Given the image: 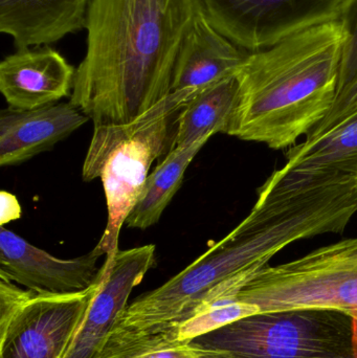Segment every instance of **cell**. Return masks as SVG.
<instances>
[{
    "label": "cell",
    "instance_id": "obj_1",
    "mask_svg": "<svg viewBox=\"0 0 357 358\" xmlns=\"http://www.w3.org/2000/svg\"><path fill=\"white\" fill-rule=\"evenodd\" d=\"M201 0H92L69 102L94 127L125 125L171 94Z\"/></svg>",
    "mask_w": 357,
    "mask_h": 358
},
{
    "label": "cell",
    "instance_id": "obj_2",
    "mask_svg": "<svg viewBox=\"0 0 357 358\" xmlns=\"http://www.w3.org/2000/svg\"><path fill=\"white\" fill-rule=\"evenodd\" d=\"M348 34L341 20L314 25L249 52L226 134L270 148L293 147L335 105Z\"/></svg>",
    "mask_w": 357,
    "mask_h": 358
},
{
    "label": "cell",
    "instance_id": "obj_3",
    "mask_svg": "<svg viewBox=\"0 0 357 358\" xmlns=\"http://www.w3.org/2000/svg\"><path fill=\"white\" fill-rule=\"evenodd\" d=\"M201 90L171 92L131 123L94 127L82 178H101L104 187L107 224L94 248L101 256H115L119 250L122 227L142 194L151 166L173 150L180 113Z\"/></svg>",
    "mask_w": 357,
    "mask_h": 358
},
{
    "label": "cell",
    "instance_id": "obj_4",
    "mask_svg": "<svg viewBox=\"0 0 357 358\" xmlns=\"http://www.w3.org/2000/svg\"><path fill=\"white\" fill-rule=\"evenodd\" d=\"M191 343L213 358H357V321L337 309L260 311Z\"/></svg>",
    "mask_w": 357,
    "mask_h": 358
},
{
    "label": "cell",
    "instance_id": "obj_5",
    "mask_svg": "<svg viewBox=\"0 0 357 358\" xmlns=\"http://www.w3.org/2000/svg\"><path fill=\"white\" fill-rule=\"evenodd\" d=\"M222 296L255 305L260 311L337 309L357 321V238L318 248L285 264L265 266Z\"/></svg>",
    "mask_w": 357,
    "mask_h": 358
},
{
    "label": "cell",
    "instance_id": "obj_6",
    "mask_svg": "<svg viewBox=\"0 0 357 358\" xmlns=\"http://www.w3.org/2000/svg\"><path fill=\"white\" fill-rule=\"evenodd\" d=\"M351 0H201L211 24L247 52L341 20Z\"/></svg>",
    "mask_w": 357,
    "mask_h": 358
},
{
    "label": "cell",
    "instance_id": "obj_7",
    "mask_svg": "<svg viewBox=\"0 0 357 358\" xmlns=\"http://www.w3.org/2000/svg\"><path fill=\"white\" fill-rule=\"evenodd\" d=\"M102 273L85 292H31L10 317L0 321V358H65L100 285Z\"/></svg>",
    "mask_w": 357,
    "mask_h": 358
},
{
    "label": "cell",
    "instance_id": "obj_8",
    "mask_svg": "<svg viewBox=\"0 0 357 358\" xmlns=\"http://www.w3.org/2000/svg\"><path fill=\"white\" fill-rule=\"evenodd\" d=\"M155 264V245L117 250L102 265L100 285L65 358H99L134 287Z\"/></svg>",
    "mask_w": 357,
    "mask_h": 358
},
{
    "label": "cell",
    "instance_id": "obj_9",
    "mask_svg": "<svg viewBox=\"0 0 357 358\" xmlns=\"http://www.w3.org/2000/svg\"><path fill=\"white\" fill-rule=\"evenodd\" d=\"M96 250L75 259L56 258L14 231L0 229V277L40 294L85 292L100 279Z\"/></svg>",
    "mask_w": 357,
    "mask_h": 358
},
{
    "label": "cell",
    "instance_id": "obj_10",
    "mask_svg": "<svg viewBox=\"0 0 357 358\" xmlns=\"http://www.w3.org/2000/svg\"><path fill=\"white\" fill-rule=\"evenodd\" d=\"M75 69L48 45L20 48L0 63V92L10 108H39L71 96Z\"/></svg>",
    "mask_w": 357,
    "mask_h": 358
},
{
    "label": "cell",
    "instance_id": "obj_11",
    "mask_svg": "<svg viewBox=\"0 0 357 358\" xmlns=\"http://www.w3.org/2000/svg\"><path fill=\"white\" fill-rule=\"evenodd\" d=\"M88 117L71 102L23 110L8 108L0 115V166L20 165L87 123Z\"/></svg>",
    "mask_w": 357,
    "mask_h": 358
},
{
    "label": "cell",
    "instance_id": "obj_12",
    "mask_svg": "<svg viewBox=\"0 0 357 358\" xmlns=\"http://www.w3.org/2000/svg\"><path fill=\"white\" fill-rule=\"evenodd\" d=\"M92 0H0V31L17 50L60 41L86 29Z\"/></svg>",
    "mask_w": 357,
    "mask_h": 358
},
{
    "label": "cell",
    "instance_id": "obj_13",
    "mask_svg": "<svg viewBox=\"0 0 357 358\" xmlns=\"http://www.w3.org/2000/svg\"><path fill=\"white\" fill-rule=\"evenodd\" d=\"M249 52L220 34L205 10L198 15L178 55L171 92L203 88L236 75Z\"/></svg>",
    "mask_w": 357,
    "mask_h": 358
},
{
    "label": "cell",
    "instance_id": "obj_14",
    "mask_svg": "<svg viewBox=\"0 0 357 358\" xmlns=\"http://www.w3.org/2000/svg\"><path fill=\"white\" fill-rule=\"evenodd\" d=\"M238 98L236 75L199 90L178 117L174 148H186L216 134H226Z\"/></svg>",
    "mask_w": 357,
    "mask_h": 358
},
{
    "label": "cell",
    "instance_id": "obj_15",
    "mask_svg": "<svg viewBox=\"0 0 357 358\" xmlns=\"http://www.w3.org/2000/svg\"><path fill=\"white\" fill-rule=\"evenodd\" d=\"M210 138L186 147L174 148L149 174L142 194L126 219L128 227L147 229L156 224L184 180V173Z\"/></svg>",
    "mask_w": 357,
    "mask_h": 358
},
{
    "label": "cell",
    "instance_id": "obj_16",
    "mask_svg": "<svg viewBox=\"0 0 357 358\" xmlns=\"http://www.w3.org/2000/svg\"><path fill=\"white\" fill-rule=\"evenodd\" d=\"M293 171L340 169L357 172V111L322 136L306 138L286 153Z\"/></svg>",
    "mask_w": 357,
    "mask_h": 358
},
{
    "label": "cell",
    "instance_id": "obj_17",
    "mask_svg": "<svg viewBox=\"0 0 357 358\" xmlns=\"http://www.w3.org/2000/svg\"><path fill=\"white\" fill-rule=\"evenodd\" d=\"M341 21L345 25L348 39L340 69L337 94L357 77V0L350 1Z\"/></svg>",
    "mask_w": 357,
    "mask_h": 358
},
{
    "label": "cell",
    "instance_id": "obj_18",
    "mask_svg": "<svg viewBox=\"0 0 357 358\" xmlns=\"http://www.w3.org/2000/svg\"><path fill=\"white\" fill-rule=\"evenodd\" d=\"M357 111V77L337 94L335 105L326 117L308 134L307 138L322 136Z\"/></svg>",
    "mask_w": 357,
    "mask_h": 358
},
{
    "label": "cell",
    "instance_id": "obj_19",
    "mask_svg": "<svg viewBox=\"0 0 357 358\" xmlns=\"http://www.w3.org/2000/svg\"><path fill=\"white\" fill-rule=\"evenodd\" d=\"M126 358H213V353L191 342H176L136 353Z\"/></svg>",
    "mask_w": 357,
    "mask_h": 358
},
{
    "label": "cell",
    "instance_id": "obj_20",
    "mask_svg": "<svg viewBox=\"0 0 357 358\" xmlns=\"http://www.w3.org/2000/svg\"><path fill=\"white\" fill-rule=\"evenodd\" d=\"M0 199H1V216H0L1 227L6 223L18 220L21 217V206L16 196L8 192L2 191L0 193Z\"/></svg>",
    "mask_w": 357,
    "mask_h": 358
}]
</instances>
